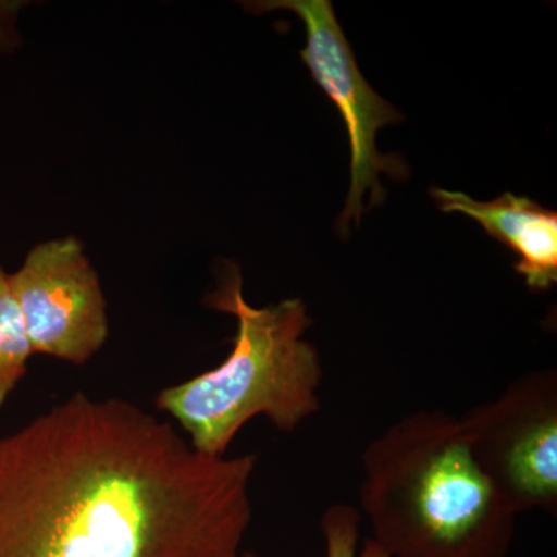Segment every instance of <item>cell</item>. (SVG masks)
Here are the masks:
<instances>
[{
    "label": "cell",
    "instance_id": "cell-1",
    "mask_svg": "<svg viewBox=\"0 0 557 557\" xmlns=\"http://www.w3.org/2000/svg\"><path fill=\"white\" fill-rule=\"evenodd\" d=\"M256 463L76 392L0 437V557H237Z\"/></svg>",
    "mask_w": 557,
    "mask_h": 557
},
{
    "label": "cell",
    "instance_id": "cell-2",
    "mask_svg": "<svg viewBox=\"0 0 557 557\" xmlns=\"http://www.w3.org/2000/svg\"><path fill=\"white\" fill-rule=\"evenodd\" d=\"M359 504L388 557H505L515 511L479 467L460 418L417 410L361 457Z\"/></svg>",
    "mask_w": 557,
    "mask_h": 557
},
{
    "label": "cell",
    "instance_id": "cell-3",
    "mask_svg": "<svg viewBox=\"0 0 557 557\" xmlns=\"http://www.w3.org/2000/svg\"><path fill=\"white\" fill-rule=\"evenodd\" d=\"M205 307L233 314V350L218 368L161 391L157 408L188 434L190 448L205 457H226L249 420L269 418L277 431L293 432L321 406L322 364L318 348L304 339L313 324L299 298L274 306H249L237 263L223 262L219 287Z\"/></svg>",
    "mask_w": 557,
    "mask_h": 557
},
{
    "label": "cell",
    "instance_id": "cell-4",
    "mask_svg": "<svg viewBox=\"0 0 557 557\" xmlns=\"http://www.w3.org/2000/svg\"><path fill=\"white\" fill-rule=\"evenodd\" d=\"M469 448L500 496L518 512L557 508L555 370L512 380L460 418Z\"/></svg>",
    "mask_w": 557,
    "mask_h": 557
},
{
    "label": "cell",
    "instance_id": "cell-5",
    "mask_svg": "<svg viewBox=\"0 0 557 557\" xmlns=\"http://www.w3.org/2000/svg\"><path fill=\"white\" fill-rule=\"evenodd\" d=\"M247 5L258 14L289 10L306 25L307 46L300 51V58L314 83L338 108L350 139V190L338 220V230L344 233L350 220L359 223L362 196L368 190L370 207L386 199V190L380 183L381 172L398 182L408 178L409 170L401 157L383 156L376 149V134L381 127L401 123L405 116L383 100L362 76L330 0H269Z\"/></svg>",
    "mask_w": 557,
    "mask_h": 557
},
{
    "label": "cell",
    "instance_id": "cell-6",
    "mask_svg": "<svg viewBox=\"0 0 557 557\" xmlns=\"http://www.w3.org/2000/svg\"><path fill=\"white\" fill-rule=\"evenodd\" d=\"M10 282L35 354L84 366L104 346L108 304L78 239L36 245Z\"/></svg>",
    "mask_w": 557,
    "mask_h": 557
},
{
    "label": "cell",
    "instance_id": "cell-7",
    "mask_svg": "<svg viewBox=\"0 0 557 557\" xmlns=\"http://www.w3.org/2000/svg\"><path fill=\"white\" fill-rule=\"evenodd\" d=\"M443 212H461L478 222L487 236L511 249L515 270L533 292H547L557 282V214L528 197L505 193L479 201L463 193L432 188Z\"/></svg>",
    "mask_w": 557,
    "mask_h": 557
},
{
    "label": "cell",
    "instance_id": "cell-8",
    "mask_svg": "<svg viewBox=\"0 0 557 557\" xmlns=\"http://www.w3.org/2000/svg\"><path fill=\"white\" fill-rule=\"evenodd\" d=\"M33 355L35 351L11 288L10 274L0 267V410L20 386Z\"/></svg>",
    "mask_w": 557,
    "mask_h": 557
},
{
    "label": "cell",
    "instance_id": "cell-9",
    "mask_svg": "<svg viewBox=\"0 0 557 557\" xmlns=\"http://www.w3.org/2000/svg\"><path fill=\"white\" fill-rule=\"evenodd\" d=\"M361 512L347 504L325 509L321 519L325 541V557H357Z\"/></svg>",
    "mask_w": 557,
    "mask_h": 557
},
{
    "label": "cell",
    "instance_id": "cell-10",
    "mask_svg": "<svg viewBox=\"0 0 557 557\" xmlns=\"http://www.w3.org/2000/svg\"><path fill=\"white\" fill-rule=\"evenodd\" d=\"M21 5V2H0V51H11L20 46L16 17Z\"/></svg>",
    "mask_w": 557,
    "mask_h": 557
},
{
    "label": "cell",
    "instance_id": "cell-11",
    "mask_svg": "<svg viewBox=\"0 0 557 557\" xmlns=\"http://www.w3.org/2000/svg\"><path fill=\"white\" fill-rule=\"evenodd\" d=\"M359 557H388L386 553L383 552L379 547V545L375 544V542L372 541V539H369V541H366L364 548H362L361 555Z\"/></svg>",
    "mask_w": 557,
    "mask_h": 557
},
{
    "label": "cell",
    "instance_id": "cell-12",
    "mask_svg": "<svg viewBox=\"0 0 557 557\" xmlns=\"http://www.w3.org/2000/svg\"><path fill=\"white\" fill-rule=\"evenodd\" d=\"M237 557H259V556L255 555V553L247 552V553H240V555Z\"/></svg>",
    "mask_w": 557,
    "mask_h": 557
}]
</instances>
